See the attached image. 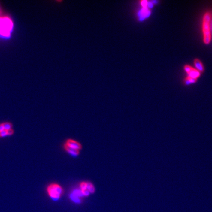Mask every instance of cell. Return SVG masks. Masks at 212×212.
I'll list each match as a JSON object with an SVG mask.
<instances>
[{
  "instance_id": "8",
  "label": "cell",
  "mask_w": 212,
  "mask_h": 212,
  "mask_svg": "<svg viewBox=\"0 0 212 212\" xmlns=\"http://www.w3.org/2000/svg\"><path fill=\"white\" fill-rule=\"evenodd\" d=\"M150 14V11L149 7L147 8H142L141 10L140 11L138 15L140 17V19H145V18L147 17Z\"/></svg>"
},
{
  "instance_id": "6",
  "label": "cell",
  "mask_w": 212,
  "mask_h": 212,
  "mask_svg": "<svg viewBox=\"0 0 212 212\" xmlns=\"http://www.w3.org/2000/svg\"><path fill=\"white\" fill-rule=\"evenodd\" d=\"M69 197L72 201L76 204H79L81 202V198L84 196L79 188H78L74 189L70 192Z\"/></svg>"
},
{
  "instance_id": "4",
  "label": "cell",
  "mask_w": 212,
  "mask_h": 212,
  "mask_svg": "<svg viewBox=\"0 0 212 212\" xmlns=\"http://www.w3.org/2000/svg\"><path fill=\"white\" fill-rule=\"evenodd\" d=\"M79 189L82 192L83 196H89L95 192L94 185L89 181H82L79 184Z\"/></svg>"
},
{
  "instance_id": "13",
  "label": "cell",
  "mask_w": 212,
  "mask_h": 212,
  "mask_svg": "<svg viewBox=\"0 0 212 212\" xmlns=\"http://www.w3.org/2000/svg\"><path fill=\"white\" fill-rule=\"evenodd\" d=\"M149 4L148 2L147 1H142L141 2V5L142 8H147L149 7Z\"/></svg>"
},
{
  "instance_id": "9",
  "label": "cell",
  "mask_w": 212,
  "mask_h": 212,
  "mask_svg": "<svg viewBox=\"0 0 212 212\" xmlns=\"http://www.w3.org/2000/svg\"><path fill=\"white\" fill-rule=\"evenodd\" d=\"M63 148L66 153L70 155V156L73 157H78L80 153V151L76 150L75 149H72V148H70L65 145H63Z\"/></svg>"
},
{
  "instance_id": "11",
  "label": "cell",
  "mask_w": 212,
  "mask_h": 212,
  "mask_svg": "<svg viewBox=\"0 0 212 212\" xmlns=\"http://www.w3.org/2000/svg\"><path fill=\"white\" fill-rule=\"evenodd\" d=\"M14 134V129L10 130H4L0 132V138H4L5 137H10L13 135Z\"/></svg>"
},
{
  "instance_id": "12",
  "label": "cell",
  "mask_w": 212,
  "mask_h": 212,
  "mask_svg": "<svg viewBox=\"0 0 212 212\" xmlns=\"http://www.w3.org/2000/svg\"><path fill=\"white\" fill-rule=\"evenodd\" d=\"M197 81V80L193 78H191L190 77L187 76L185 79V82L187 85H189L191 83H195Z\"/></svg>"
},
{
  "instance_id": "3",
  "label": "cell",
  "mask_w": 212,
  "mask_h": 212,
  "mask_svg": "<svg viewBox=\"0 0 212 212\" xmlns=\"http://www.w3.org/2000/svg\"><path fill=\"white\" fill-rule=\"evenodd\" d=\"M14 24L8 17H0V36L8 38L12 32Z\"/></svg>"
},
{
  "instance_id": "1",
  "label": "cell",
  "mask_w": 212,
  "mask_h": 212,
  "mask_svg": "<svg viewBox=\"0 0 212 212\" xmlns=\"http://www.w3.org/2000/svg\"><path fill=\"white\" fill-rule=\"evenodd\" d=\"M211 18L210 12H206L203 17L202 21V32L203 42L206 44H209L212 39L211 32Z\"/></svg>"
},
{
  "instance_id": "5",
  "label": "cell",
  "mask_w": 212,
  "mask_h": 212,
  "mask_svg": "<svg viewBox=\"0 0 212 212\" xmlns=\"http://www.w3.org/2000/svg\"><path fill=\"white\" fill-rule=\"evenodd\" d=\"M184 68L188 76L196 80L200 77L201 72L195 67H192L189 65H186L184 66Z\"/></svg>"
},
{
  "instance_id": "10",
  "label": "cell",
  "mask_w": 212,
  "mask_h": 212,
  "mask_svg": "<svg viewBox=\"0 0 212 212\" xmlns=\"http://www.w3.org/2000/svg\"><path fill=\"white\" fill-rule=\"evenodd\" d=\"M193 62H194L195 68L197 70H198L200 72H202L203 71H204V66L202 63V62L199 59H195L194 60Z\"/></svg>"
},
{
  "instance_id": "2",
  "label": "cell",
  "mask_w": 212,
  "mask_h": 212,
  "mask_svg": "<svg viewBox=\"0 0 212 212\" xmlns=\"http://www.w3.org/2000/svg\"><path fill=\"white\" fill-rule=\"evenodd\" d=\"M46 192L51 200L56 201L59 200L62 196L64 190L60 184L56 183H52L47 186Z\"/></svg>"
},
{
  "instance_id": "7",
  "label": "cell",
  "mask_w": 212,
  "mask_h": 212,
  "mask_svg": "<svg viewBox=\"0 0 212 212\" xmlns=\"http://www.w3.org/2000/svg\"><path fill=\"white\" fill-rule=\"evenodd\" d=\"M64 145L76 150L81 151L83 148L82 144L80 142L72 138H68L65 142Z\"/></svg>"
}]
</instances>
